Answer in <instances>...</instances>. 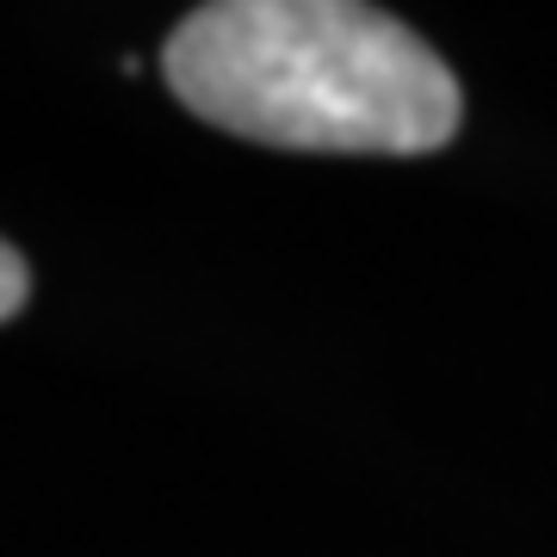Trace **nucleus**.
<instances>
[{
	"mask_svg": "<svg viewBox=\"0 0 557 557\" xmlns=\"http://www.w3.org/2000/svg\"><path fill=\"white\" fill-rule=\"evenodd\" d=\"M161 75L230 137L317 156H428L465 94L434 44L359 0H218L174 25Z\"/></svg>",
	"mask_w": 557,
	"mask_h": 557,
	"instance_id": "nucleus-1",
	"label": "nucleus"
},
{
	"mask_svg": "<svg viewBox=\"0 0 557 557\" xmlns=\"http://www.w3.org/2000/svg\"><path fill=\"white\" fill-rule=\"evenodd\" d=\"M25 292H32V273H25L20 248H7V242H0V322L25 310Z\"/></svg>",
	"mask_w": 557,
	"mask_h": 557,
	"instance_id": "nucleus-2",
	"label": "nucleus"
}]
</instances>
